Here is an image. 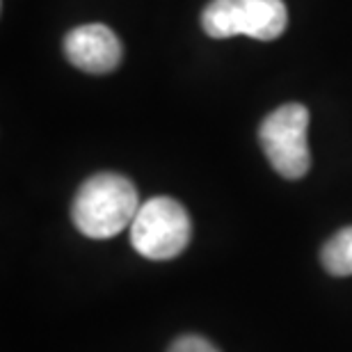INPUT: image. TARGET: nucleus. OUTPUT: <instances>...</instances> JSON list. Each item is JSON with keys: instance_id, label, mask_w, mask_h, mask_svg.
Listing matches in <instances>:
<instances>
[{"instance_id": "obj_5", "label": "nucleus", "mask_w": 352, "mask_h": 352, "mask_svg": "<svg viewBox=\"0 0 352 352\" xmlns=\"http://www.w3.org/2000/svg\"><path fill=\"white\" fill-rule=\"evenodd\" d=\"M67 60L87 74H110L122 65V41L108 25L87 23L74 28L62 41Z\"/></svg>"}, {"instance_id": "obj_2", "label": "nucleus", "mask_w": 352, "mask_h": 352, "mask_svg": "<svg viewBox=\"0 0 352 352\" xmlns=\"http://www.w3.org/2000/svg\"><path fill=\"white\" fill-rule=\"evenodd\" d=\"M192 222L188 210L172 197H153L140 206L131 224V243L138 254L151 261H167L188 248Z\"/></svg>"}, {"instance_id": "obj_1", "label": "nucleus", "mask_w": 352, "mask_h": 352, "mask_svg": "<svg viewBox=\"0 0 352 352\" xmlns=\"http://www.w3.org/2000/svg\"><path fill=\"white\" fill-rule=\"evenodd\" d=\"M138 188L122 174H94L78 188L72 204V217L82 236L105 241L131 227L140 210Z\"/></svg>"}, {"instance_id": "obj_4", "label": "nucleus", "mask_w": 352, "mask_h": 352, "mask_svg": "<svg viewBox=\"0 0 352 352\" xmlns=\"http://www.w3.org/2000/svg\"><path fill=\"white\" fill-rule=\"evenodd\" d=\"M309 110L300 103H286L272 110L258 129L263 153L284 179H302L311 167L307 144Z\"/></svg>"}, {"instance_id": "obj_7", "label": "nucleus", "mask_w": 352, "mask_h": 352, "mask_svg": "<svg viewBox=\"0 0 352 352\" xmlns=\"http://www.w3.org/2000/svg\"><path fill=\"white\" fill-rule=\"evenodd\" d=\"M170 352H220V350H217L210 341L204 339V336L186 334V336H181V339H176L172 343Z\"/></svg>"}, {"instance_id": "obj_3", "label": "nucleus", "mask_w": 352, "mask_h": 352, "mask_svg": "<svg viewBox=\"0 0 352 352\" xmlns=\"http://www.w3.org/2000/svg\"><path fill=\"white\" fill-rule=\"evenodd\" d=\"M286 25L284 0H210L201 12V28L213 39L248 34L252 39L272 41Z\"/></svg>"}, {"instance_id": "obj_6", "label": "nucleus", "mask_w": 352, "mask_h": 352, "mask_svg": "<svg viewBox=\"0 0 352 352\" xmlns=\"http://www.w3.org/2000/svg\"><path fill=\"white\" fill-rule=\"evenodd\" d=\"M320 261L325 270L334 277H350L352 274V227H346L329 238L320 250Z\"/></svg>"}]
</instances>
